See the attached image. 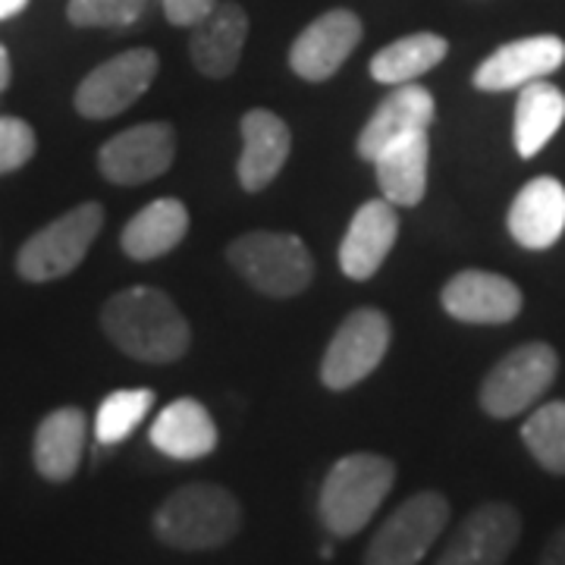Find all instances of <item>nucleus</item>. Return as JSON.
I'll list each match as a JSON object with an SVG mask.
<instances>
[{
	"label": "nucleus",
	"instance_id": "nucleus-23",
	"mask_svg": "<svg viewBox=\"0 0 565 565\" xmlns=\"http://www.w3.org/2000/svg\"><path fill=\"white\" fill-rule=\"evenodd\" d=\"M189 233V211L180 199H158L141 207L132 221L122 226L120 245L132 262H158L173 252Z\"/></svg>",
	"mask_w": 565,
	"mask_h": 565
},
{
	"label": "nucleus",
	"instance_id": "nucleus-10",
	"mask_svg": "<svg viewBox=\"0 0 565 565\" xmlns=\"http://www.w3.org/2000/svg\"><path fill=\"white\" fill-rule=\"evenodd\" d=\"M522 541V515L512 503H481L449 534L434 565H505Z\"/></svg>",
	"mask_w": 565,
	"mask_h": 565
},
{
	"label": "nucleus",
	"instance_id": "nucleus-27",
	"mask_svg": "<svg viewBox=\"0 0 565 565\" xmlns=\"http://www.w3.org/2000/svg\"><path fill=\"white\" fill-rule=\"evenodd\" d=\"M154 405V393L151 390H117L110 393L95 415V437L104 446L122 444L126 437H132V430L139 427L148 412Z\"/></svg>",
	"mask_w": 565,
	"mask_h": 565
},
{
	"label": "nucleus",
	"instance_id": "nucleus-29",
	"mask_svg": "<svg viewBox=\"0 0 565 565\" xmlns=\"http://www.w3.org/2000/svg\"><path fill=\"white\" fill-rule=\"evenodd\" d=\"M35 129L20 117H0V177L17 173L35 158Z\"/></svg>",
	"mask_w": 565,
	"mask_h": 565
},
{
	"label": "nucleus",
	"instance_id": "nucleus-9",
	"mask_svg": "<svg viewBox=\"0 0 565 565\" xmlns=\"http://www.w3.org/2000/svg\"><path fill=\"white\" fill-rule=\"evenodd\" d=\"M158 54L151 47H132L95 66L76 88V110L85 120H110L139 102L158 76Z\"/></svg>",
	"mask_w": 565,
	"mask_h": 565
},
{
	"label": "nucleus",
	"instance_id": "nucleus-13",
	"mask_svg": "<svg viewBox=\"0 0 565 565\" xmlns=\"http://www.w3.org/2000/svg\"><path fill=\"white\" fill-rule=\"evenodd\" d=\"M440 302L449 318L462 323H509L519 318L525 296L503 274L462 270L446 280Z\"/></svg>",
	"mask_w": 565,
	"mask_h": 565
},
{
	"label": "nucleus",
	"instance_id": "nucleus-22",
	"mask_svg": "<svg viewBox=\"0 0 565 565\" xmlns=\"http://www.w3.org/2000/svg\"><path fill=\"white\" fill-rule=\"evenodd\" d=\"M427 161H430L427 129L408 132L381 148L371 163L377 170V182L386 202L396 207H415L422 202L427 195Z\"/></svg>",
	"mask_w": 565,
	"mask_h": 565
},
{
	"label": "nucleus",
	"instance_id": "nucleus-33",
	"mask_svg": "<svg viewBox=\"0 0 565 565\" xmlns=\"http://www.w3.org/2000/svg\"><path fill=\"white\" fill-rule=\"evenodd\" d=\"M10 76H13V66H10V54H7V47L0 44V92L10 85Z\"/></svg>",
	"mask_w": 565,
	"mask_h": 565
},
{
	"label": "nucleus",
	"instance_id": "nucleus-2",
	"mask_svg": "<svg viewBox=\"0 0 565 565\" xmlns=\"http://www.w3.org/2000/svg\"><path fill=\"white\" fill-rule=\"evenodd\" d=\"M158 541L182 553L221 550L243 531V505L221 484H182L154 512Z\"/></svg>",
	"mask_w": 565,
	"mask_h": 565
},
{
	"label": "nucleus",
	"instance_id": "nucleus-7",
	"mask_svg": "<svg viewBox=\"0 0 565 565\" xmlns=\"http://www.w3.org/2000/svg\"><path fill=\"white\" fill-rule=\"evenodd\" d=\"M559 374V355L550 343H525L512 349L487 371L481 384V408L490 418H515L544 399Z\"/></svg>",
	"mask_w": 565,
	"mask_h": 565
},
{
	"label": "nucleus",
	"instance_id": "nucleus-20",
	"mask_svg": "<svg viewBox=\"0 0 565 565\" xmlns=\"http://www.w3.org/2000/svg\"><path fill=\"white\" fill-rule=\"evenodd\" d=\"M243 129V154H239V182L245 192H262L277 180L292 148V132L282 117L270 110H248L239 122Z\"/></svg>",
	"mask_w": 565,
	"mask_h": 565
},
{
	"label": "nucleus",
	"instance_id": "nucleus-31",
	"mask_svg": "<svg viewBox=\"0 0 565 565\" xmlns=\"http://www.w3.org/2000/svg\"><path fill=\"white\" fill-rule=\"evenodd\" d=\"M537 565H565V522L550 534V541L541 550Z\"/></svg>",
	"mask_w": 565,
	"mask_h": 565
},
{
	"label": "nucleus",
	"instance_id": "nucleus-25",
	"mask_svg": "<svg viewBox=\"0 0 565 565\" xmlns=\"http://www.w3.org/2000/svg\"><path fill=\"white\" fill-rule=\"evenodd\" d=\"M449 54V41L437 32H415L405 39L386 44L384 51H377L371 57V76L386 85H405L424 76L427 70H434L437 63Z\"/></svg>",
	"mask_w": 565,
	"mask_h": 565
},
{
	"label": "nucleus",
	"instance_id": "nucleus-4",
	"mask_svg": "<svg viewBox=\"0 0 565 565\" xmlns=\"http://www.w3.org/2000/svg\"><path fill=\"white\" fill-rule=\"evenodd\" d=\"M226 258L252 289L274 299L299 296L315 280V258L292 233L252 230L230 243Z\"/></svg>",
	"mask_w": 565,
	"mask_h": 565
},
{
	"label": "nucleus",
	"instance_id": "nucleus-16",
	"mask_svg": "<svg viewBox=\"0 0 565 565\" xmlns=\"http://www.w3.org/2000/svg\"><path fill=\"white\" fill-rule=\"evenodd\" d=\"M248 39V13L233 0H217V7L192 25L189 54L195 70L207 79H226L243 61Z\"/></svg>",
	"mask_w": 565,
	"mask_h": 565
},
{
	"label": "nucleus",
	"instance_id": "nucleus-18",
	"mask_svg": "<svg viewBox=\"0 0 565 565\" xmlns=\"http://www.w3.org/2000/svg\"><path fill=\"white\" fill-rule=\"evenodd\" d=\"M434 110H437L434 95L424 85H415V82L396 85L384 102L374 107L371 120L362 126V132H359V154H362L364 161H374L377 151L386 148L390 141L403 139L408 132L430 129Z\"/></svg>",
	"mask_w": 565,
	"mask_h": 565
},
{
	"label": "nucleus",
	"instance_id": "nucleus-15",
	"mask_svg": "<svg viewBox=\"0 0 565 565\" xmlns=\"http://www.w3.org/2000/svg\"><path fill=\"white\" fill-rule=\"evenodd\" d=\"M399 239V214L386 199L364 202L340 243V270L349 280H371Z\"/></svg>",
	"mask_w": 565,
	"mask_h": 565
},
{
	"label": "nucleus",
	"instance_id": "nucleus-3",
	"mask_svg": "<svg viewBox=\"0 0 565 565\" xmlns=\"http://www.w3.org/2000/svg\"><path fill=\"white\" fill-rule=\"evenodd\" d=\"M396 484V465L377 452H349L327 471L318 497L323 527L333 537L359 534Z\"/></svg>",
	"mask_w": 565,
	"mask_h": 565
},
{
	"label": "nucleus",
	"instance_id": "nucleus-1",
	"mask_svg": "<svg viewBox=\"0 0 565 565\" xmlns=\"http://www.w3.org/2000/svg\"><path fill=\"white\" fill-rule=\"evenodd\" d=\"M102 327L107 340L136 362H180L192 343L177 302L154 286H132L110 296L102 308Z\"/></svg>",
	"mask_w": 565,
	"mask_h": 565
},
{
	"label": "nucleus",
	"instance_id": "nucleus-12",
	"mask_svg": "<svg viewBox=\"0 0 565 565\" xmlns=\"http://www.w3.org/2000/svg\"><path fill=\"white\" fill-rule=\"evenodd\" d=\"M362 20L352 10H330L305 29L289 47V66L305 82L330 79L362 41Z\"/></svg>",
	"mask_w": 565,
	"mask_h": 565
},
{
	"label": "nucleus",
	"instance_id": "nucleus-8",
	"mask_svg": "<svg viewBox=\"0 0 565 565\" xmlns=\"http://www.w3.org/2000/svg\"><path fill=\"white\" fill-rule=\"evenodd\" d=\"M390 318L377 308H359L345 318L327 345L321 362V381L327 390L343 393L374 374L390 349Z\"/></svg>",
	"mask_w": 565,
	"mask_h": 565
},
{
	"label": "nucleus",
	"instance_id": "nucleus-32",
	"mask_svg": "<svg viewBox=\"0 0 565 565\" xmlns=\"http://www.w3.org/2000/svg\"><path fill=\"white\" fill-rule=\"evenodd\" d=\"M29 7V0H0V20H10Z\"/></svg>",
	"mask_w": 565,
	"mask_h": 565
},
{
	"label": "nucleus",
	"instance_id": "nucleus-17",
	"mask_svg": "<svg viewBox=\"0 0 565 565\" xmlns=\"http://www.w3.org/2000/svg\"><path fill=\"white\" fill-rule=\"evenodd\" d=\"M509 233L512 239L531 248L546 252L563 239L565 233V185L556 177H534L519 189L509 204Z\"/></svg>",
	"mask_w": 565,
	"mask_h": 565
},
{
	"label": "nucleus",
	"instance_id": "nucleus-5",
	"mask_svg": "<svg viewBox=\"0 0 565 565\" xmlns=\"http://www.w3.org/2000/svg\"><path fill=\"white\" fill-rule=\"evenodd\" d=\"M104 226V207L98 202H85L63 217L41 226L32 233L17 255V270L22 280L29 282H51L73 274L92 243L98 239Z\"/></svg>",
	"mask_w": 565,
	"mask_h": 565
},
{
	"label": "nucleus",
	"instance_id": "nucleus-11",
	"mask_svg": "<svg viewBox=\"0 0 565 565\" xmlns=\"http://www.w3.org/2000/svg\"><path fill=\"white\" fill-rule=\"evenodd\" d=\"M177 132L170 122H139L107 139L98 151V170L114 185H139L173 167Z\"/></svg>",
	"mask_w": 565,
	"mask_h": 565
},
{
	"label": "nucleus",
	"instance_id": "nucleus-26",
	"mask_svg": "<svg viewBox=\"0 0 565 565\" xmlns=\"http://www.w3.org/2000/svg\"><path fill=\"white\" fill-rule=\"evenodd\" d=\"M522 444L550 475H565V403L553 399L534 408L522 424Z\"/></svg>",
	"mask_w": 565,
	"mask_h": 565
},
{
	"label": "nucleus",
	"instance_id": "nucleus-21",
	"mask_svg": "<svg viewBox=\"0 0 565 565\" xmlns=\"http://www.w3.org/2000/svg\"><path fill=\"white\" fill-rule=\"evenodd\" d=\"M151 446L180 462L204 459L217 449V424L199 399H173L151 424Z\"/></svg>",
	"mask_w": 565,
	"mask_h": 565
},
{
	"label": "nucleus",
	"instance_id": "nucleus-24",
	"mask_svg": "<svg viewBox=\"0 0 565 565\" xmlns=\"http://www.w3.org/2000/svg\"><path fill=\"white\" fill-rule=\"evenodd\" d=\"M565 122V95L553 82H527L519 88L515 104V151L522 158H534L546 148V141L559 132Z\"/></svg>",
	"mask_w": 565,
	"mask_h": 565
},
{
	"label": "nucleus",
	"instance_id": "nucleus-6",
	"mask_svg": "<svg viewBox=\"0 0 565 565\" xmlns=\"http://www.w3.org/2000/svg\"><path fill=\"white\" fill-rule=\"evenodd\" d=\"M449 515L452 509L440 490L412 493L374 531L371 544L364 546V565H422L449 525Z\"/></svg>",
	"mask_w": 565,
	"mask_h": 565
},
{
	"label": "nucleus",
	"instance_id": "nucleus-19",
	"mask_svg": "<svg viewBox=\"0 0 565 565\" xmlns=\"http://www.w3.org/2000/svg\"><path fill=\"white\" fill-rule=\"evenodd\" d=\"M88 440V418L79 405H63L44 415L32 440V462L44 481L66 484L79 471Z\"/></svg>",
	"mask_w": 565,
	"mask_h": 565
},
{
	"label": "nucleus",
	"instance_id": "nucleus-28",
	"mask_svg": "<svg viewBox=\"0 0 565 565\" xmlns=\"http://www.w3.org/2000/svg\"><path fill=\"white\" fill-rule=\"evenodd\" d=\"M148 0H70L66 20L79 29H122L145 13Z\"/></svg>",
	"mask_w": 565,
	"mask_h": 565
},
{
	"label": "nucleus",
	"instance_id": "nucleus-30",
	"mask_svg": "<svg viewBox=\"0 0 565 565\" xmlns=\"http://www.w3.org/2000/svg\"><path fill=\"white\" fill-rule=\"evenodd\" d=\"M161 3L163 17L173 25H185V29H192L195 22L204 20L217 7V0H161Z\"/></svg>",
	"mask_w": 565,
	"mask_h": 565
},
{
	"label": "nucleus",
	"instance_id": "nucleus-14",
	"mask_svg": "<svg viewBox=\"0 0 565 565\" xmlns=\"http://www.w3.org/2000/svg\"><path fill=\"white\" fill-rule=\"evenodd\" d=\"M565 63V41L556 35H531L497 47L478 70L475 88L481 92H512L527 82L553 76Z\"/></svg>",
	"mask_w": 565,
	"mask_h": 565
}]
</instances>
